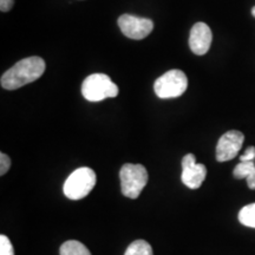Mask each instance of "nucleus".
Segmentation results:
<instances>
[{
    "label": "nucleus",
    "instance_id": "8",
    "mask_svg": "<svg viewBox=\"0 0 255 255\" xmlns=\"http://www.w3.org/2000/svg\"><path fill=\"white\" fill-rule=\"evenodd\" d=\"M207 176L205 164L197 163L194 154H187L182 159V175L181 180L189 189H199Z\"/></svg>",
    "mask_w": 255,
    "mask_h": 255
},
{
    "label": "nucleus",
    "instance_id": "1",
    "mask_svg": "<svg viewBox=\"0 0 255 255\" xmlns=\"http://www.w3.org/2000/svg\"><path fill=\"white\" fill-rule=\"evenodd\" d=\"M45 68L44 59L37 56L19 60L1 76V87L6 90H17L40 78Z\"/></svg>",
    "mask_w": 255,
    "mask_h": 255
},
{
    "label": "nucleus",
    "instance_id": "18",
    "mask_svg": "<svg viewBox=\"0 0 255 255\" xmlns=\"http://www.w3.org/2000/svg\"><path fill=\"white\" fill-rule=\"evenodd\" d=\"M252 14H253V17L255 18V6L253 8H252Z\"/></svg>",
    "mask_w": 255,
    "mask_h": 255
},
{
    "label": "nucleus",
    "instance_id": "13",
    "mask_svg": "<svg viewBox=\"0 0 255 255\" xmlns=\"http://www.w3.org/2000/svg\"><path fill=\"white\" fill-rule=\"evenodd\" d=\"M239 221L246 227L255 228V203L245 206L239 213Z\"/></svg>",
    "mask_w": 255,
    "mask_h": 255
},
{
    "label": "nucleus",
    "instance_id": "16",
    "mask_svg": "<svg viewBox=\"0 0 255 255\" xmlns=\"http://www.w3.org/2000/svg\"><path fill=\"white\" fill-rule=\"evenodd\" d=\"M255 161V146H248L244 155L240 156V162Z\"/></svg>",
    "mask_w": 255,
    "mask_h": 255
},
{
    "label": "nucleus",
    "instance_id": "12",
    "mask_svg": "<svg viewBox=\"0 0 255 255\" xmlns=\"http://www.w3.org/2000/svg\"><path fill=\"white\" fill-rule=\"evenodd\" d=\"M124 255H154L152 248L144 240H136L128 246Z\"/></svg>",
    "mask_w": 255,
    "mask_h": 255
},
{
    "label": "nucleus",
    "instance_id": "6",
    "mask_svg": "<svg viewBox=\"0 0 255 255\" xmlns=\"http://www.w3.org/2000/svg\"><path fill=\"white\" fill-rule=\"evenodd\" d=\"M119 26L124 36L135 40L144 39L154 30V23L150 19L136 17L132 14L121 15Z\"/></svg>",
    "mask_w": 255,
    "mask_h": 255
},
{
    "label": "nucleus",
    "instance_id": "11",
    "mask_svg": "<svg viewBox=\"0 0 255 255\" xmlns=\"http://www.w3.org/2000/svg\"><path fill=\"white\" fill-rule=\"evenodd\" d=\"M59 252L60 255H91L90 251L82 242L76 240L64 242L62 246H60Z\"/></svg>",
    "mask_w": 255,
    "mask_h": 255
},
{
    "label": "nucleus",
    "instance_id": "2",
    "mask_svg": "<svg viewBox=\"0 0 255 255\" xmlns=\"http://www.w3.org/2000/svg\"><path fill=\"white\" fill-rule=\"evenodd\" d=\"M96 182L97 177L91 168L82 167L76 169L64 183V195L70 200L84 199L94 189Z\"/></svg>",
    "mask_w": 255,
    "mask_h": 255
},
{
    "label": "nucleus",
    "instance_id": "3",
    "mask_svg": "<svg viewBox=\"0 0 255 255\" xmlns=\"http://www.w3.org/2000/svg\"><path fill=\"white\" fill-rule=\"evenodd\" d=\"M119 87L104 73H94L84 79L82 84L83 97L89 102H102L119 95Z\"/></svg>",
    "mask_w": 255,
    "mask_h": 255
},
{
    "label": "nucleus",
    "instance_id": "9",
    "mask_svg": "<svg viewBox=\"0 0 255 255\" xmlns=\"http://www.w3.org/2000/svg\"><path fill=\"white\" fill-rule=\"evenodd\" d=\"M213 34L206 23H196L191 27L189 36V47L197 56H203L208 52L212 45Z\"/></svg>",
    "mask_w": 255,
    "mask_h": 255
},
{
    "label": "nucleus",
    "instance_id": "4",
    "mask_svg": "<svg viewBox=\"0 0 255 255\" xmlns=\"http://www.w3.org/2000/svg\"><path fill=\"white\" fill-rule=\"evenodd\" d=\"M121 190L126 197L137 199L148 183V171L144 165L127 163L121 168Z\"/></svg>",
    "mask_w": 255,
    "mask_h": 255
},
{
    "label": "nucleus",
    "instance_id": "15",
    "mask_svg": "<svg viewBox=\"0 0 255 255\" xmlns=\"http://www.w3.org/2000/svg\"><path fill=\"white\" fill-rule=\"evenodd\" d=\"M9 167H11V158L6 154H4V152H1L0 154V175L4 176L8 171Z\"/></svg>",
    "mask_w": 255,
    "mask_h": 255
},
{
    "label": "nucleus",
    "instance_id": "10",
    "mask_svg": "<svg viewBox=\"0 0 255 255\" xmlns=\"http://www.w3.org/2000/svg\"><path fill=\"white\" fill-rule=\"evenodd\" d=\"M233 175L238 180L247 178V184L250 189L255 190V161L240 162L233 170Z\"/></svg>",
    "mask_w": 255,
    "mask_h": 255
},
{
    "label": "nucleus",
    "instance_id": "5",
    "mask_svg": "<svg viewBox=\"0 0 255 255\" xmlns=\"http://www.w3.org/2000/svg\"><path fill=\"white\" fill-rule=\"evenodd\" d=\"M188 88V78L181 70H170L156 79L155 94L162 100L176 98L182 96Z\"/></svg>",
    "mask_w": 255,
    "mask_h": 255
},
{
    "label": "nucleus",
    "instance_id": "7",
    "mask_svg": "<svg viewBox=\"0 0 255 255\" xmlns=\"http://www.w3.org/2000/svg\"><path fill=\"white\" fill-rule=\"evenodd\" d=\"M245 136L238 130H229L220 137L216 145V159L218 162H227L235 158L241 150Z\"/></svg>",
    "mask_w": 255,
    "mask_h": 255
},
{
    "label": "nucleus",
    "instance_id": "17",
    "mask_svg": "<svg viewBox=\"0 0 255 255\" xmlns=\"http://www.w3.org/2000/svg\"><path fill=\"white\" fill-rule=\"evenodd\" d=\"M14 5V0H0V9L1 12H8Z\"/></svg>",
    "mask_w": 255,
    "mask_h": 255
},
{
    "label": "nucleus",
    "instance_id": "14",
    "mask_svg": "<svg viewBox=\"0 0 255 255\" xmlns=\"http://www.w3.org/2000/svg\"><path fill=\"white\" fill-rule=\"evenodd\" d=\"M0 255H14L12 242L6 235H0Z\"/></svg>",
    "mask_w": 255,
    "mask_h": 255
}]
</instances>
